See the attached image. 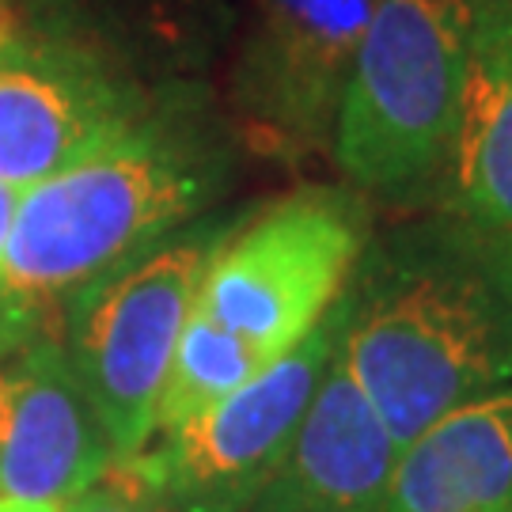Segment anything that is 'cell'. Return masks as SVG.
I'll return each mask as SVG.
<instances>
[{
    "instance_id": "cell-18",
    "label": "cell",
    "mask_w": 512,
    "mask_h": 512,
    "mask_svg": "<svg viewBox=\"0 0 512 512\" xmlns=\"http://www.w3.org/2000/svg\"><path fill=\"white\" fill-rule=\"evenodd\" d=\"M232 4H239V0H232ZM243 4H247V0H243Z\"/></svg>"
},
{
    "instance_id": "cell-5",
    "label": "cell",
    "mask_w": 512,
    "mask_h": 512,
    "mask_svg": "<svg viewBox=\"0 0 512 512\" xmlns=\"http://www.w3.org/2000/svg\"><path fill=\"white\" fill-rule=\"evenodd\" d=\"M228 232L232 224L183 228L73 296L61 349L118 459L137 456L152 440L171 353Z\"/></svg>"
},
{
    "instance_id": "cell-16",
    "label": "cell",
    "mask_w": 512,
    "mask_h": 512,
    "mask_svg": "<svg viewBox=\"0 0 512 512\" xmlns=\"http://www.w3.org/2000/svg\"><path fill=\"white\" fill-rule=\"evenodd\" d=\"M31 4L35 0H0V38L8 35V31H16L19 23H27Z\"/></svg>"
},
{
    "instance_id": "cell-12",
    "label": "cell",
    "mask_w": 512,
    "mask_h": 512,
    "mask_svg": "<svg viewBox=\"0 0 512 512\" xmlns=\"http://www.w3.org/2000/svg\"><path fill=\"white\" fill-rule=\"evenodd\" d=\"M384 512H512V384L399 448Z\"/></svg>"
},
{
    "instance_id": "cell-9",
    "label": "cell",
    "mask_w": 512,
    "mask_h": 512,
    "mask_svg": "<svg viewBox=\"0 0 512 512\" xmlns=\"http://www.w3.org/2000/svg\"><path fill=\"white\" fill-rule=\"evenodd\" d=\"M65 349H23L0 368V497L69 505L114 463Z\"/></svg>"
},
{
    "instance_id": "cell-6",
    "label": "cell",
    "mask_w": 512,
    "mask_h": 512,
    "mask_svg": "<svg viewBox=\"0 0 512 512\" xmlns=\"http://www.w3.org/2000/svg\"><path fill=\"white\" fill-rule=\"evenodd\" d=\"M156 99L103 42L31 12L0 38V183L27 190L73 167Z\"/></svg>"
},
{
    "instance_id": "cell-3",
    "label": "cell",
    "mask_w": 512,
    "mask_h": 512,
    "mask_svg": "<svg viewBox=\"0 0 512 512\" xmlns=\"http://www.w3.org/2000/svg\"><path fill=\"white\" fill-rule=\"evenodd\" d=\"M486 0H380L349 65L330 156L395 209L440 198Z\"/></svg>"
},
{
    "instance_id": "cell-1",
    "label": "cell",
    "mask_w": 512,
    "mask_h": 512,
    "mask_svg": "<svg viewBox=\"0 0 512 512\" xmlns=\"http://www.w3.org/2000/svg\"><path fill=\"white\" fill-rule=\"evenodd\" d=\"M342 300V365L399 448L512 384L509 236L437 205L372 232Z\"/></svg>"
},
{
    "instance_id": "cell-13",
    "label": "cell",
    "mask_w": 512,
    "mask_h": 512,
    "mask_svg": "<svg viewBox=\"0 0 512 512\" xmlns=\"http://www.w3.org/2000/svg\"><path fill=\"white\" fill-rule=\"evenodd\" d=\"M38 16L69 23L122 61H198L232 27V0H35Z\"/></svg>"
},
{
    "instance_id": "cell-15",
    "label": "cell",
    "mask_w": 512,
    "mask_h": 512,
    "mask_svg": "<svg viewBox=\"0 0 512 512\" xmlns=\"http://www.w3.org/2000/svg\"><path fill=\"white\" fill-rule=\"evenodd\" d=\"M69 512H164L133 459H114L84 494L69 501Z\"/></svg>"
},
{
    "instance_id": "cell-7",
    "label": "cell",
    "mask_w": 512,
    "mask_h": 512,
    "mask_svg": "<svg viewBox=\"0 0 512 512\" xmlns=\"http://www.w3.org/2000/svg\"><path fill=\"white\" fill-rule=\"evenodd\" d=\"M346 330V300L308 338L202 418L152 437L126 456L141 467L164 512H247L285 459Z\"/></svg>"
},
{
    "instance_id": "cell-4",
    "label": "cell",
    "mask_w": 512,
    "mask_h": 512,
    "mask_svg": "<svg viewBox=\"0 0 512 512\" xmlns=\"http://www.w3.org/2000/svg\"><path fill=\"white\" fill-rule=\"evenodd\" d=\"M372 236L353 186H300L247 224H232L198 285L194 308L274 365L323 323Z\"/></svg>"
},
{
    "instance_id": "cell-2",
    "label": "cell",
    "mask_w": 512,
    "mask_h": 512,
    "mask_svg": "<svg viewBox=\"0 0 512 512\" xmlns=\"http://www.w3.org/2000/svg\"><path fill=\"white\" fill-rule=\"evenodd\" d=\"M236 171L228 133L183 88L73 167L27 186L0 266V304L16 315L73 300L224 194Z\"/></svg>"
},
{
    "instance_id": "cell-17",
    "label": "cell",
    "mask_w": 512,
    "mask_h": 512,
    "mask_svg": "<svg viewBox=\"0 0 512 512\" xmlns=\"http://www.w3.org/2000/svg\"><path fill=\"white\" fill-rule=\"evenodd\" d=\"M0 512H69V505H57V501H16V497H0Z\"/></svg>"
},
{
    "instance_id": "cell-8",
    "label": "cell",
    "mask_w": 512,
    "mask_h": 512,
    "mask_svg": "<svg viewBox=\"0 0 512 512\" xmlns=\"http://www.w3.org/2000/svg\"><path fill=\"white\" fill-rule=\"evenodd\" d=\"M380 0H247L232 61L243 145L281 164L330 152L349 65Z\"/></svg>"
},
{
    "instance_id": "cell-10",
    "label": "cell",
    "mask_w": 512,
    "mask_h": 512,
    "mask_svg": "<svg viewBox=\"0 0 512 512\" xmlns=\"http://www.w3.org/2000/svg\"><path fill=\"white\" fill-rule=\"evenodd\" d=\"M399 444L361 387L330 361L285 459L247 512H384Z\"/></svg>"
},
{
    "instance_id": "cell-11",
    "label": "cell",
    "mask_w": 512,
    "mask_h": 512,
    "mask_svg": "<svg viewBox=\"0 0 512 512\" xmlns=\"http://www.w3.org/2000/svg\"><path fill=\"white\" fill-rule=\"evenodd\" d=\"M444 209L512 239V0H486L471 42Z\"/></svg>"
},
{
    "instance_id": "cell-14",
    "label": "cell",
    "mask_w": 512,
    "mask_h": 512,
    "mask_svg": "<svg viewBox=\"0 0 512 512\" xmlns=\"http://www.w3.org/2000/svg\"><path fill=\"white\" fill-rule=\"evenodd\" d=\"M262 368H270V361H262L232 330H224L194 308L179 334V346L171 353V365H167L152 437L183 429L186 421L202 418L209 406H217L247 380H255Z\"/></svg>"
}]
</instances>
